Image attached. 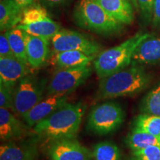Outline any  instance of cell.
Masks as SVG:
<instances>
[{
    "label": "cell",
    "mask_w": 160,
    "mask_h": 160,
    "mask_svg": "<svg viewBox=\"0 0 160 160\" xmlns=\"http://www.w3.org/2000/svg\"><path fill=\"white\" fill-rule=\"evenodd\" d=\"M85 105L82 102H66L33 127L39 137L49 142L75 138L79 131Z\"/></svg>",
    "instance_id": "1"
},
{
    "label": "cell",
    "mask_w": 160,
    "mask_h": 160,
    "mask_svg": "<svg viewBox=\"0 0 160 160\" xmlns=\"http://www.w3.org/2000/svg\"><path fill=\"white\" fill-rule=\"evenodd\" d=\"M150 82L151 77L145 70L133 65L101 79L96 98L105 100L134 95L146 88Z\"/></svg>",
    "instance_id": "2"
},
{
    "label": "cell",
    "mask_w": 160,
    "mask_h": 160,
    "mask_svg": "<svg viewBox=\"0 0 160 160\" xmlns=\"http://www.w3.org/2000/svg\"><path fill=\"white\" fill-rule=\"evenodd\" d=\"M151 36L148 33H138L122 43L101 52L93 63L97 77L101 79L126 68L132 63L138 46Z\"/></svg>",
    "instance_id": "3"
},
{
    "label": "cell",
    "mask_w": 160,
    "mask_h": 160,
    "mask_svg": "<svg viewBox=\"0 0 160 160\" xmlns=\"http://www.w3.org/2000/svg\"><path fill=\"white\" fill-rule=\"evenodd\" d=\"M74 19L80 27L102 35L117 34L125 25L111 17L96 0H79Z\"/></svg>",
    "instance_id": "4"
},
{
    "label": "cell",
    "mask_w": 160,
    "mask_h": 160,
    "mask_svg": "<svg viewBox=\"0 0 160 160\" xmlns=\"http://www.w3.org/2000/svg\"><path fill=\"white\" fill-rule=\"evenodd\" d=\"M125 116V111L119 104L113 102L99 104L90 112L87 128L97 135L109 134L119 128Z\"/></svg>",
    "instance_id": "5"
},
{
    "label": "cell",
    "mask_w": 160,
    "mask_h": 160,
    "mask_svg": "<svg viewBox=\"0 0 160 160\" xmlns=\"http://www.w3.org/2000/svg\"><path fill=\"white\" fill-rule=\"evenodd\" d=\"M47 80L28 74L19 80L13 91V111L19 117L43 99Z\"/></svg>",
    "instance_id": "6"
},
{
    "label": "cell",
    "mask_w": 160,
    "mask_h": 160,
    "mask_svg": "<svg viewBox=\"0 0 160 160\" xmlns=\"http://www.w3.org/2000/svg\"><path fill=\"white\" fill-rule=\"evenodd\" d=\"M92 73L89 65L58 69L47 85L48 95H67L82 85Z\"/></svg>",
    "instance_id": "7"
},
{
    "label": "cell",
    "mask_w": 160,
    "mask_h": 160,
    "mask_svg": "<svg viewBox=\"0 0 160 160\" xmlns=\"http://www.w3.org/2000/svg\"><path fill=\"white\" fill-rule=\"evenodd\" d=\"M53 53L67 51H81L89 56H96L101 51V45L95 40L79 32L61 29L51 40Z\"/></svg>",
    "instance_id": "8"
},
{
    "label": "cell",
    "mask_w": 160,
    "mask_h": 160,
    "mask_svg": "<svg viewBox=\"0 0 160 160\" xmlns=\"http://www.w3.org/2000/svg\"><path fill=\"white\" fill-rule=\"evenodd\" d=\"M47 153L51 160H91L92 151L75 138H64L50 142Z\"/></svg>",
    "instance_id": "9"
},
{
    "label": "cell",
    "mask_w": 160,
    "mask_h": 160,
    "mask_svg": "<svg viewBox=\"0 0 160 160\" xmlns=\"http://www.w3.org/2000/svg\"><path fill=\"white\" fill-rule=\"evenodd\" d=\"M67 95H48L39 102L23 115L22 118L28 127H34L59 108L60 106L67 102Z\"/></svg>",
    "instance_id": "10"
},
{
    "label": "cell",
    "mask_w": 160,
    "mask_h": 160,
    "mask_svg": "<svg viewBox=\"0 0 160 160\" xmlns=\"http://www.w3.org/2000/svg\"><path fill=\"white\" fill-rule=\"evenodd\" d=\"M0 160H39L37 145L33 140L10 141L0 147Z\"/></svg>",
    "instance_id": "11"
},
{
    "label": "cell",
    "mask_w": 160,
    "mask_h": 160,
    "mask_svg": "<svg viewBox=\"0 0 160 160\" xmlns=\"http://www.w3.org/2000/svg\"><path fill=\"white\" fill-rule=\"evenodd\" d=\"M27 65L14 56L0 57V83L15 88L19 80L29 74Z\"/></svg>",
    "instance_id": "12"
},
{
    "label": "cell",
    "mask_w": 160,
    "mask_h": 160,
    "mask_svg": "<svg viewBox=\"0 0 160 160\" xmlns=\"http://www.w3.org/2000/svg\"><path fill=\"white\" fill-rule=\"evenodd\" d=\"M29 133L28 128L9 109L0 108V138L2 141H15Z\"/></svg>",
    "instance_id": "13"
},
{
    "label": "cell",
    "mask_w": 160,
    "mask_h": 160,
    "mask_svg": "<svg viewBox=\"0 0 160 160\" xmlns=\"http://www.w3.org/2000/svg\"><path fill=\"white\" fill-rule=\"evenodd\" d=\"M25 42L28 65L34 69L42 67L48 57L50 40L25 33Z\"/></svg>",
    "instance_id": "14"
},
{
    "label": "cell",
    "mask_w": 160,
    "mask_h": 160,
    "mask_svg": "<svg viewBox=\"0 0 160 160\" xmlns=\"http://www.w3.org/2000/svg\"><path fill=\"white\" fill-rule=\"evenodd\" d=\"M160 62V37H149L144 40L133 53L132 65H153Z\"/></svg>",
    "instance_id": "15"
},
{
    "label": "cell",
    "mask_w": 160,
    "mask_h": 160,
    "mask_svg": "<svg viewBox=\"0 0 160 160\" xmlns=\"http://www.w3.org/2000/svg\"><path fill=\"white\" fill-rule=\"evenodd\" d=\"M111 17L123 25H131L134 19L133 8L129 0H96Z\"/></svg>",
    "instance_id": "16"
},
{
    "label": "cell",
    "mask_w": 160,
    "mask_h": 160,
    "mask_svg": "<svg viewBox=\"0 0 160 160\" xmlns=\"http://www.w3.org/2000/svg\"><path fill=\"white\" fill-rule=\"evenodd\" d=\"M96 56H89L81 51H67L52 54L51 61L58 69L71 68L89 65Z\"/></svg>",
    "instance_id": "17"
},
{
    "label": "cell",
    "mask_w": 160,
    "mask_h": 160,
    "mask_svg": "<svg viewBox=\"0 0 160 160\" xmlns=\"http://www.w3.org/2000/svg\"><path fill=\"white\" fill-rule=\"evenodd\" d=\"M23 10L14 0H1L0 2V29L8 31L19 25Z\"/></svg>",
    "instance_id": "18"
},
{
    "label": "cell",
    "mask_w": 160,
    "mask_h": 160,
    "mask_svg": "<svg viewBox=\"0 0 160 160\" xmlns=\"http://www.w3.org/2000/svg\"><path fill=\"white\" fill-rule=\"evenodd\" d=\"M17 27L30 35L45 38L50 41L62 29L59 24L56 22L51 18L29 25L19 24Z\"/></svg>",
    "instance_id": "19"
},
{
    "label": "cell",
    "mask_w": 160,
    "mask_h": 160,
    "mask_svg": "<svg viewBox=\"0 0 160 160\" xmlns=\"http://www.w3.org/2000/svg\"><path fill=\"white\" fill-rule=\"evenodd\" d=\"M126 143L132 151H137L150 146L160 147V137H155L148 132L133 127L126 138Z\"/></svg>",
    "instance_id": "20"
},
{
    "label": "cell",
    "mask_w": 160,
    "mask_h": 160,
    "mask_svg": "<svg viewBox=\"0 0 160 160\" xmlns=\"http://www.w3.org/2000/svg\"><path fill=\"white\" fill-rule=\"evenodd\" d=\"M5 34L8 39L12 52L15 57L22 61L26 65H28L26 55V42L25 31L19 28L6 31Z\"/></svg>",
    "instance_id": "21"
},
{
    "label": "cell",
    "mask_w": 160,
    "mask_h": 160,
    "mask_svg": "<svg viewBox=\"0 0 160 160\" xmlns=\"http://www.w3.org/2000/svg\"><path fill=\"white\" fill-rule=\"evenodd\" d=\"M92 156L94 160H121L119 148L109 141L97 143L92 150Z\"/></svg>",
    "instance_id": "22"
},
{
    "label": "cell",
    "mask_w": 160,
    "mask_h": 160,
    "mask_svg": "<svg viewBox=\"0 0 160 160\" xmlns=\"http://www.w3.org/2000/svg\"><path fill=\"white\" fill-rule=\"evenodd\" d=\"M133 127L160 137V116L143 113L136 118Z\"/></svg>",
    "instance_id": "23"
},
{
    "label": "cell",
    "mask_w": 160,
    "mask_h": 160,
    "mask_svg": "<svg viewBox=\"0 0 160 160\" xmlns=\"http://www.w3.org/2000/svg\"><path fill=\"white\" fill-rule=\"evenodd\" d=\"M140 108L143 113L160 116V84L148 93Z\"/></svg>",
    "instance_id": "24"
},
{
    "label": "cell",
    "mask_w": 160,
    "mask_h": 160,
    "mask_svg": "<svg viewBox=\"0 0 160 160\" xmlns=\"http://www.w3.org/2000/svg\"><path fill=\"white\" fill-rule=\"evenodd\" d=\"M49 14L44 6L39 4L33 5L23 10L22 18L20 24L21 25H29L37 22L50 19Z\"/></svg>",
    "instance_id": "25"
},
{
    "label": "cell",
    "mask_w": 160,
    "mask_h": 160,
    "mask_svg": "<svg viewBox=\"0 0 160 160\" xmlns=\"http://www.w3.org/2000/svg\"><path fill=\"white\" fill-rule=\"evenodd\" d=\"M130 160H160V147L150 146L140 151H133Z\"/></svg>",
    "instance_id": "26"
},
{
    "label": "cell",
    "mask_w": 160,
    "mask_h": 160,
    "mask_svg": "<svg viewBox=\"0 0 160 160\" xmlns=\"http://www.w3.org/2000/svg\"><path fill=\"white\" fill-rule=\"evenodd\" d=\"M13 91L14 88L7 87L2 83H0V108L13 109Z\"/></svg>",
    "instance_id": "27"
},
{
    "label": "cell",
    "mask_w": 160,
    "mask_h": 160,
    "mask_svg": "<svg viewBox=\"0 0 160 160\" xmlns=\"http://www.w3.org/2000/svg\"><path fill=\"white\" fill-rule=\"evenodd\" d=\"M154 0H137V5L142 11L144 19L146 21H151L152 11Z\"/></svg>",
    "instance_id": "28"
},
{
    "label": "cell",
    "mask_w": 160,
    "mask_h": 160,
    "mask_svg": "<svg viewBox=\"0 0 160 160\" xmlns=\"http://www.w3.org/2000/svg\"><path fill=\"white\" fill-rule=\"evenodd\" d=\"M13 55L10 45L8 39L5 33H1L0 36V57H11Z\"/></svg>",
    "instance_id": "29"
},
{
    "label": "cell",
    "mask_w": 160,
    "mask_h": 160,
    "mask_svg": "<svg viewBox=\"0 0 160 160\" xmlns=\"http://www.w3.org/2000/svg\"><path fill=\"white\" fill-rule=\"evenodd\" d=\"M151 22L154 27H160V0H154Z\"/></svg>",
    "instance_id": "30"
},
{
    "label": "cell",
    "mask_w": 160,
    "mask_h": 160,
    "mask_svg": "<svg viewBox=\"0 0 160 160\" xmlns=\"http://www.w3.org/2000/svg\"><path fill=\"white\" fill-rule=\"evenodd\" d=\"M68 0H39L40 3L47 8H57L63 5Z\"/></svg>",
    "instance_id": "31"
},
{
    "label": "cell",
    "mask_w": 160,
    "mask_h": 160,
    "mask_svg": "<svg viewBox=\"0 0 160 160\" xmlns=\"http://www.w3.org/2000/svg\"><path fill=\"white\" fill-rule=\"evenodd\" d=\"M14 1L22 9L24 10L26 8L29 7V6L34 4L36 0H14Z\"/></svg>",
    "instance_id": "32"
},
{
    "label": "cell",
    "mask_w": 160,
    "mask_h": 160,
    "mask_svg": "<svg viewBox=\"0 0 160 160\" xmlns=\"http://www.w3.org/2000/svg\"><path fill=\"white\" fill-rule=\"evenodd\" d=\"M132 2H133V4H134V5L136 6V7H138V5H137V0H132Z\"/></svg>",
    "instance_id": "33"
}]
</instances>
